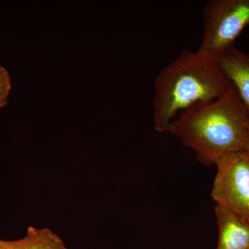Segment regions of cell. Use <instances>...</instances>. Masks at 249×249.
<instances>
[{
  "instance_id": "obj_1",
  "label": "cell",
  "mask_w": 249,
  "mask_h": 249,
  "mask_svg": "<svg viewBox=\"0 0 249 249\" xmlns=\"http://www.w3.org/2000/svg\"><path fill=\"white\" fill-rule=\"evenodd\" d=\"M249 114L231 83L222 95L196 103L180 112L170 125L178 137L204 165H213L223 156L245 147Z\"/></svg>"
},
{
  "instance_id": "obj_2",
  "label": "cell",
  "mask_w": 249,
  "mask_h": 249,
  "mask_svg": "<svg viewBox=\"0 0 249 249\" xmlns=\"http://www.w3.org/2000/svg\"><path fill=\"white\" fill-rule=\"evenodd\" d=\"M230 86L217 60L198 50H183L156 78L155 129L160 133L169 132L170 124L180 112L219 97Z\"/></svg>"
},
{
  "instance_id": "obj_3",
  "label": "cell",
  "mask_w": 249,
  "mask_h": 249,
  "mask_svg": "<svg viewBox=\"0 0 249 249\" xmlns=\"http://www.w3.org/2000/svg\"><path fill=\"white\" fill-rule=\"evenodd\" d=\"M203 21L198 51L218 61L249 25V0H210L203 8Z\"/></svg>"
},
{
  "instance_id": "obj_4",
  "label": "cell",
  "mask_w": 249,
  "mask_h": 249,
  "mask_svg": "<svg viewBox=\"0 0 249 249\" xmlns=\"http://www.w3.org/2000/svg\"><path fill=\"white\" fill-rule=\"evenodd\" d=\"M217 170L213 186V199L249 222V154L231 152L215 162Z\"/></svg>"
},
{
  "instance_id": "obj_5",
  "label": "cell",
  "mask_w": 249,
  "mask_h": 249,
  "mask_svg": "<svg viewBox=\"0 0 249 249\" xmlns=\"http://www.w3.org/2000/svg\"><path fill=\"white\" fill-rule=\"evenodd\" d=\"M219 240L216 249H249V222L216 205Z\"/></svg>"
},
{
  "instance_id": "obj_6",
  "label": "cell",
  "mask_w": 249,
  "mask_h": 249,
  "mask_svg": "<svg viewBox=\"0 0 249 249\" xmlns=\"http://www.w3.org/2000/svg\"><path fill=\"white\" fill-rule=\"evenodd\" d=\"M249 114V54L234 47L218 60Z\"/></svg>"
},
{
  "instance_id": "obj_7",
  "label": "cell",
  "mask_w": 249,
  "mask_h": 249,
  "mask_svg": "<svg viewBox=\"0 0 249 249\" xmlns=\"http://www.w3.org/2000/svg\"><path fill=\"white\" fill-rule=\"evenodd\" d=\"M6 249H70L51 229L29 227L27 234L20 240H2Z\"/></svg>"
},
{
  "instance_id": "obj_8",
  "label": "cell",
  "mask_w": 249,
  "mask_h": 249,
  "mask_svg": "<svg viewBox=\"0 0 249 249\" xmlns=\"http://www.w3.org/2000/svg\"><path fill=\"white\" fill-rule=\"evenodd\" d=\"M11 89V81L9 72L0 65V109L7 104Z\"/></svg>"
},
{
  "instance_id": "obj_9",
  "label": "cell",
  "mask_w": 249,
  "mask_h": 249,
  "mask_svg": "<svg viewBox=\"0 0 249 249\" xmlns=\"http://www.w3.org/2000/svg\"><path fill=\"white\" fill-rule=\"evenodd\" d=\"M242 150H245V152H247V153L249 154V129L247 142H246L245 147H244V149Z\"/></svg>"
},
{
  "instance_id": "obj_10",
  "label": "cell",
  "mask_w": 249,
  "mask_h": 249,
  "mask_svg": "<svg viewBox=\"0 0 249 249\" xmlns=\"http://www.w3.org/2000/svg\"><path fill=\"white\" fill-rule=\"evenodd\" d=\"M0 249H6L4 245H3L2 240H0Z\"/></svg>"
}]
</instances>
